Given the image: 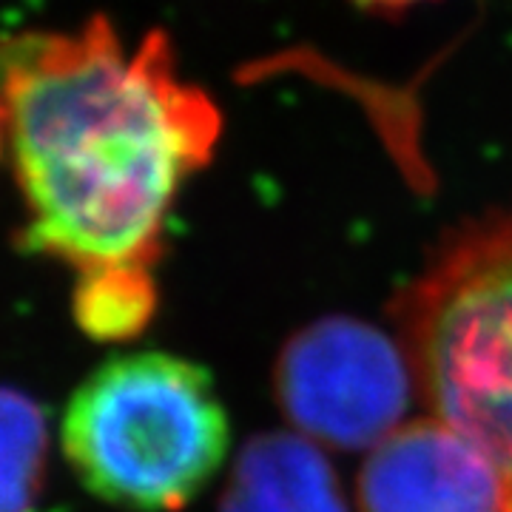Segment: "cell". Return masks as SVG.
Segmentation results:
<instances>
[{
  "label": "cell",
  "mask_w": 512,
  "mask_h": 512,
  "mask_svg": "<svg viewBox=\"0 0 512 512\" xmlns=\"http://www.w3.org/2000/svg\"><path fill=\"white\" fill-rule=\"evenodd\" d=\"M157 305L151 274L80 276L74 313L97 339H128L143 330Z\"/></svg>",
  "instance_id": "obj_8"
},
{
  "label": "cell",
  "mask_w": 512,
  "mask_h": 512,
  "mask_svg": "<svg viewBox=\"0 0 512 512\" xmlns=\"http://www.w3.org/2000/svg\"><path fill=\"white\" fill-rule=\"evenodd\" d=\"M220 512H348V501L316 441L262 433L239 450Z\"/></svg>",
  "instance_id": "obj_6"
},
{
  "label": "cell",
  "mask_w": 512,
  "mask_h": 512,
  "mask_svg": "<svg viewBox=\"0 0 512 512\" xmlns=\"http://www.w3.org/2000/svg\"><path fill=\"white\" fill-rule=\"evenodd\" d=\"M63 450L97 498L126 510L171 512L220 470L228 419L202 367L168 353H128L74 390Z\"/></svg>",
  "instance_id": "obj_3"
},
{
  "label": "cell",
  "mask_w": 512,
  "mask_h": 512,
  "mask_svg": "<svg viewBox=\"0 0 512 512\" xmlns=\"http://www.w3.org/2000/svg\"><path fill=\"white\" fill-rule=\"evenodd\" d=\"M390 316L421 402L512 490V208L450 231Z\"/></svg>",
  "instance_id": "obj_2"
},
{
  "label": "cell",
  "mask_w": 512,
  "mask_h": 512,
  "mask_svg": "<svg viewBox=\"0 0 512 512\" xmlns=\"http://www.w3.org/2000/svg\"><path fill=\"white\" fill-rule=\"evenodd\" d=\"M276 402L305 439L330 450H373L402 427L416 379L399 339L330 316L302 328L274 370Z\"/></svg>",
  "instance_id": "obj_4"
},
{
  "label": "cell",
  "mask_w": 512,
  "mask_h": 512,
  "mask_svg": "<svg viewBox=\"0 0 512 512\" xmlns=\"http://www.w3.org/2000/svg\"><path fill=\"white\" fill-rule=\"evenodd\" d=\"M20 40H23V35L0 37V157L6 151V131H9V77H12L15 60H18Z\"/></svg>",
  "instance_id": "obj_9"
},
{
  "label": "cell",
  "mask_w": 512,
  "mask_h": 512,
  "mask_svg": "<svg viewBox=\"0 0 512 512\" xmlns=\"http://www.w3.org/2000/svg\"><path fill=\"white\" fill-rule=\"evenodd\" d=\"M353 3H359L362 9L376 12V15H399V12H407L427 0H353Z\"/></svg>",
  "instance_id": "obj_10"
},
{
  "label": "cell",
  "mask_w": 512,
  "mask_h": 512,
  "mask_svg": "<svg viewBox=\"0 0 512 512\" xmlns=\"http://www.w3.org/2000/svg\"><path fill=\"white\" fill-rule=\"evenodd\" d=\"M49 427L29 396L0 387V512H35L46 484Z\"/></svg>",
  "instance_id": "obj_7"
},
{
  "label": "cell",
  "mask_w": 512,
  "mask_h": 512,
  "mask_svg": "<svg viewBox=\"0 0 512 512\" xmlns=\"http://www.w3.org/2000/svg\"><path fill=\"white\" fill-rule=\"evenodd\" d=\"M359 512H512L507 478L439 419L402 424L359 470Z\"/></svg>",
  "instance_id": "obj_5"
},
{
  "label": "cell",
  "mask_w": 512,
  "mask_h": 512,
  "mask_svg": "<svg viewBox=\"0 0 512 512\" xmlns=\"http://www.w3.org/2000/svg\"><path fill=\"white\" fill-rule=\"evenodd\" d=\"M220 131V109L180 77L165 32L134 49L103 18L69 35H23L6 151L26 248L80 276L148 274L171 205Z\"/></svg>",
  "instance_id": "obj_1"
}]
</instances>
